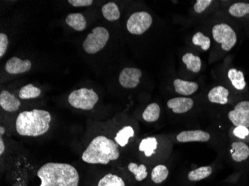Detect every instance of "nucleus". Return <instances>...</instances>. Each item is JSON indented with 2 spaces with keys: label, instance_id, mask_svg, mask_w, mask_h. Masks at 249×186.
<instances>
[{
  "label": "nucleus",
  "instance_id": "obj_6",
  "mask_svg": "<svg viewBox=\"0 0 249 186\" xmlns=\"http://www.w3.org/2000/svg\"><path fill=\"white\" fill-rule=\"evenodd\" d=\"M212 35L214 40L220 43L225 51H230L237 41L236 32L229 25L225 23L215 25L213 27Z\"/></svg>",
  "mask_w": 249,
  "mask_h": 186
},
{
  "label": "nucleus",
  "instance_id": "obj_7",
  "mask_svg": "<svg viewBox=\"0 0 249 186\" xmlns=\"http://www.w3.org/2000/svg\"><path fill=\"white\" fill-rule=\"evenodd\" d=\"M152 17L146 11H138L133 14L127 21L126 27L128 32L141 35L145 33L152 24Z\"/></svg>",
  "mask_w": 249,
  "mask_h": 186
},
{
  "label": "nucleus",
  "instance_id": "obj_23",
  "mask_svg": "<svg viewBox=\"0 0 249 186\" xmlns=\"http://www.w3.org/2000/svg\"><path fill=\"white\" fill-rule=\"evenodd\" d=\"M134 135V131L133 127L131 126H126L118 131L115 136V141L120 146H126L129 138H132Z\"/></svg>",
  "mask_w": 249,
  "mask_h": 186
},
{
  "label": "nucleus",
  "instance_id": "obj_5",
  "mask_svg": "<svg viewBox=\"0 0 249 186\" xmlns=\"http://www.w3.org/2000/svg\"><path fill=\"white\" fill-rule=\"evenodd\" d=\"M109 32L106 28H94L83 42L84 50L88 54H96L104 49L109 40Z\"/></svg>",
  "mask_w": 249,
  "mask_h": 186
},
{
  "label": "nucleus",
  "instance_id": "obj_3",
  "mask_svg": "<svg viewBox=\"0 0 249 186\" xmlns=\"http://www.w3.org/2000/svg\"><path fill=\"white\" fill-rule=\"evenodd\" d=\"M118 144L110 138L99 135L93 138L82 154V160L88 164H108L120 157Z\"/></svg>",
  "mask_w": 249,
  "mask_h": 186
},
{
  "label": "nucleus",
  "instance_id": "obj_29",
  "mask_svg": "<svg viewBox=\"0 0 249 186\" xmlns=\"http://www.w3.org/2000/svg\"><path fill=\"white\" fill-rule=\"evenodd\" d=\"M128 170L134 175L137 181H142L146 178L148 173H147L146 167L144 165H141L138 166L134 162H131L128 165Z\"/></svg>",
  "mask_w": 249,
  "mask_h": 186
},
{
  "label": "nucleus",
  "instance_id": "obj_1",
  "mask_svg": "<svg viewBox=\"0 0 249 186\" xmlns=\"http://www.w3.org/2000/svg\"><path fill=\"white\" fill-rule=\"evenodd\" d=\"M37 175L40 180L39 186H78L79 184L76 169L67 163L49 162L39 169Z\"/></svg>",
  "mask_w": 249,
  "mask_h": 186
},
{
  "label": "nucleus",
  "instance_id": "obj_30",
  "mask_svg": "<svg viewBox=\"0 0 249 186\" xmlns=\"http://www.w3.org/2000/svg\"><path fill=\"white\" fill-rule=\"evenodd\" d=\"M192 41L196 46H200L204 51H208L211 47V39L206 37L201 32H197L196 34H195L192 39Z\"/></svg>",
  "mask_w": 249,
  "mask_h": 186
},
{
  "label": "nucleus",
  "instance_id": "obj_2",
  "mask_svg": "<svg viewBox=\"0 0 249 186\" xmlns=\"http://www.w3.org/2000/svg\"><path fill=\"white\" fill-rule=\"evenodd\" d=\"M51 121V114L47 110L23 111L17 118V132L22 136H40L50 130Z\"/></svg>",
  "mask_w": 249,
  "mask_h": 186
},
{
  "label": "nucleus",
  "instance_id": "obj_11",
  "mask_svg": "<svg viewBox=\"0 0 249 186\" xmlns=\"http://www.w3.org/2000/svg\"><path fill=\"white\" fill-rule=\"evenodd\" d=\"M194 105V101L190 98L177 97L168 101L167 107L173 113L181 114L190 111Z\"/></svg>",
  "mask_w": 249,
  "mask_h": 186
},
{
  "label": "nucleus",
  "instance_id": "obj_12",
  "mask_svg": "<svg viewBox=\"0 0 249 186\" xmlns=\"http://www.w3.org/2000/svg\"><path fill=\"white\" fill-rule=\"evenodd\" d=\"M176 138L180 142H205L209 141L211 135L208 133L198 130V131H183L180 133Z\"/></svg>",
  "mask_w": 249,
  "mask_h": 186
},
{
  "label": "nucleus",
  "instance_id": "obj_26",
  "mask_svg": "<svg viewBox=\"0 0 249 186\" xmlns=\"http://www.w3.org/2000/svg\"><path fill=\"white\" fill-rule=\"evenodd\" d=\"M169 175V170L163 165L155 166L152 171V180L157 184H160L166 180Z\"/></svg>",
  "mask_w": 249,
  "mask_h": 186
},
{
  "label": "nucleus",
  "instance_id": "obj_33",
  "mask_svg": "<svg viewBox=\"0 0 249 186\" xmlns=\"http://www.w3.org/2000/svg\"><path fill=\"white\" fill-rule=\"evenodd\" d=\"M233 134L236 137L243 139L249 135V130L248 129V127L239 126V127H235V129L233 130Z\"/></svg>",
  "mask_w": 249,
  "mask_h": 186
},
{
  "label": "nucleus",
  "instance_id": "obj_17",
  "mask_svg": "<svg viewBox=\"0 0 249 186\" xmlns=\"http://www.w3.org/2000/svg\"><path fill=\"white\" fill-rule=\"evenodd\" d=\"M66 23L77 32H82L87 26V20L80 13L70 14L66 18Z\"/></svg>",
  "mask_w": 249,
  "mask_h": 186
},
{
  "label": "nucleus",
  "instance_id": "obj_34",
  "mask_svg": "<svg viewBox=\"0 0 249 186\" xmlns=\"http://www.w3.org/2000/svg\"><path fill=\"white\" fill-rule=\"evenodd\" d=\"M71 5L74 7H87L93 4V0H69Z\"/></svg>",
  "mask_w": 249,
  "mask_h": 186
},
{
  "label": "nucleus",
  "instance_id": "obj_16",
  "mask_svg": "<svg viewBox=\"0 0 249 186\" xmlns=\"http://www.w3.org/2000/svg\"><path fill=\"white\" fill-rule=\"evenodd\" d=\"M231 153L235 162H243L249 156V148L244 142H235L231 145Z\"/></svg>",
  "mask_w": 249,
  "mask_h": 186
},
{
  "label": "nucleus",
  "instance_id": "obj_27",
  "mask_svg": "<svg viewBox=\"0 0 249 186\" xmlns=\"http://www.w3.org/2000/svg\"><path fill=\"white\" fill-rule=\"evenodd\" d=\"M98 186H125V184L123 179L119 176L113 173H107L99 180Z\"/></svg>",
  "mask_w": 249,
  "mask_h": 186
},
{
  "label": "nucleus",
  "instance_id": "obj_25",
  "mask_svg": "<svg viewBox=\"0 0 249 186\" xmlns=\"http://www.w3.org/2000/svg\"><path fill=\"white\" fill-rule=\"evenodd\" d=\"M41 94V90L34 85H29L22 86L19 92V97L22 99H36Z\"/></svg>",
  "mask_w": 249,
  "mask_h": 186
},
{
  "label": "nucleus",
  "instance_id": "obj_32",
  "mask_svg": "<svg viewBox=\"0 0 249 186\" xmlns=\"http://www.w3.org/2000/svg\"><path fill=\"white\" fill-rule=\"evenodd\" d=\"M8 46V38L4 33L0 34V57H2L6 52Z\"/></svg>",
  "mask_w": 249,
  "mask_h": 186
},
{
  "label": "nucleus",
  "instance_id": "obj_31",
  "mask_svg": "<svg viewBox=\"0 0 249 186\" xmlns=\"http://www.w3.org/2000/svg\"><path fill=\"white\" fill-rule=\"evenodd\" d=\"M212 2V0H197L194 5V11L198 14L202 13L203 11H205Z\"/></svg>",
  "mask_w": 249,
  "mask_h": 186
},
{
  "label": "nucleus",
  "instance_id": "obj_18",
  "mask_svg": "<svg viewBox=\"0 0 249 186\" xmlns=\"http://www.w3.org/2000/svg\"><path fill=\"white\" fill-rule=\"evenodd\" d=\"M182 61L188 70L194 73H198L201 68V60L198 56L192 53H186L182 57Z\"/></svg>",
  "mask_w": 249,
  "mask_h": 186
},
{
  "label": "nucleus",
  "instance_id": "obj_35",
  "mask_svg": "<svg viewBox=\"0 0 249 186\" xmlns=\"http://www.w3.org/2000/svg\"><path fill=\"white\" fill-rule=\"evenodd\" d=\"M5 149V144H4L3 139H2V136H1L0 137V154H3Z\"/></svg>",
  "mask_w": 249,
  "mask_h": 186
},
{
  "label": "nucleus",
  "instance_id": "obj_4",
  "mask_svg": "<svg viewBox=\"0 0 249 186\" xmlns=\"http://www.w3.org/2000/svg\"><path fill=\"white\" fill-rule=\"evenodd\" d=\"M68 101L71 105L75 108L89 110L96 105L99 101V96L93 89L81 88L71 92Z\"/></svg>",
  "mask_w": 249,
  "mask_h": 186
},
{
  "label": "nucleus",
  "instance_id": "obj_24",
  "mask_svg": "<svg viewBox=\"0 0 249 186\" xmlns=\"http://www.w3.org/2000/svg\"><path fill=\"white\" fill-rule=\"evenodd\" d=\"M213 169L211 166H203L195 170H191L188 173V179L190 181H200L209 177L212 173Z\"/></svg>",
  "mask_w": 249,
  "mask_h": 186
},
{
  "label": "nucleus",
  "instance_id": "obj_21",
  "mask_svg": "<svg viewBox=\"0 0 249 186\" xmlns=\"http://www.w3.org/2000/svg\"><path fill=\"white\" fill-rule=\"evenodd\" d=\"M103 16L107 20H118L120 17V11L115 2H108L102 8Z\"/></svg>",
  "mask_w": 249,
  "mask_h": 186
},
{
  "label": "nucleus",
  "instance_id": "obj_36",
  "mask_svg": "<svg viewBox=\"0 0 249 186\" xmlns=\"http://www.w3.org/2000/svg\"><path fill=\"white\" fill-rule=\"evenodd\" d=\"M5 128H4L2 126H1V127H0V135H1V136L5 134Z\"/></svg>",
  "mask_w": 249,
  "mask_h": 186
},
{
  "label": "nucleus",
  "instance_id": "obj_19",
  "mask_svg": "<svg viewBox=\"0 0 249 186\" xmlns=\"http://www.w3.org/2000/svg\"><path fill=\"white\" fill-rule=\"evenodd\" d=\"M228 77L231 82L232 85L238 90H243L246 87L244 74L241 71L236 68H231L228 72Z\"/></svg>",
  "mask_w": 249,
  "mask_h": 186
},
{
  "label": "nucleus",
  "instance_id": "obj_8",
  "mask_svg": "<svg viewBox=\"0 0 249 186\" xmlns=\"http://www.w3.org/2000/svg\"><path fill=\"white\" fill-rule=\"evenodd\" d=\"M229 118L236 127H249V101H244L237 103L234 109L229 112Z\"/></svg>",
  "mask_w": 249,
  "mask_h": 186
},
{
  "label": "nucleus",
  "instance_id": "obj_15",
  "mask_svg": "<svg viewBox=\"0 0 249 186\" xmlns=\"http://www.w3.org/2000/svg\"><path fill=\"white\" fill-rule=\"evenodd\" d=\"M229 91L226 88L222 86H217L210 90L208 98L211 103L226 104L229 101Z\"/></svg>",
  "mask_w": 249,
  "mask_h": 186
},
{
  "label": "nucleus",
  "instance_id": "obj_22",
  "mask_svg": "<svg viewBox=\"0 0 249 186\" xmlns=\"http://www.w3.org/2000/svg\"><path fill=\"white\" fill-rule=\"evenodd\" d=\"M160 108L158 103H152L142 113V118L147 122H154L160 117Z\"/></svg>",
  "mask_w": 249,
  "mask_h": 186
},
{
  "label": "nucleus",
  "instance_id": "obj_28",
  "mask_svg": "<svg viewBox=\"0 0 249 186\" xmlns=\"http://www.w3.org/2000/svg\"><path fill=\"white\" fill-rule=\"evenodd\" d=\"M229 13L235 17H242L249 14V3L246 2H237L233 4L229 8Z\"/></svg>",
  "mask_w": 249,
  "mask_h": 186
},
{
  "label": "nucleus",
  "instance_id": "obj_9",
  "mask_svg": "<svg viewBox=\"0 0 249 186\" xmlns=\"http://www.w3.org/2000/svg\"><path fill=\"white\" fill-rule=\"evenodd\" d=\"M141 76L142 72L139 68L126 67L120 72L119 82L123 87L133 89L139 85Z\"/></svg>",
  "mask_w": 249,
  "mask_h": 186
},
{
  "label": "nucleus",
  "instance_id": "obj_14",
  "mask_svg": "<svg viewBox=\"0 0 249 186\" xmlns=\"http://www.w3.org/2000/svg\"><path fill=\"white\" fill-rule=\"evenodd\" d=\"M173 85L176 92L184 96H191L198 89V85L196 82L184 81L178 78L175 80Z\"/></svg>",
  "mask_w": 249,
  "mask_h": 186
},
{
  "label": "nucleus",
  "instance_id": "obj_20",
  "mask_svg": "<svg viewBox=\"0 0 249 186\" xmlns=\"http://www.w3.org/2000/svg\"><path fill=\"white\" fill-rule=\"evenodd\" d=\"M158 148V141L155 137H148L142 139L140 144L139 150L143 152L147 157H150L154 154L155 150Z\"/></svg>",
  "mask_w": 249,
  "mask_h": 186
},
{
  "label": "nucleus",
  "instance_id": "obj_10",
  "mask_svg": "<svg viewBox=\"0 0 249 186\" xmlns=\"http://www.w3.org/2000/svg\"><path fill=\"white\" fill-rule=\"evenodd\" d=\"M32 68V62L29 60L19 59L18 57H11L7 61L5 66V70L6 72L12 75L22 74L29 72Z\"/></svg>",
  "mask_w": 249,
  "mask_h": 186
},
{
  "label": "nucleus",
  "instance_id": "obj_13",
  "mask_svg": "<svg viewBox=\"0 0 249 186\" xmlns=\"http://www.w3.org/2000/svg\"><path fill=\"white\" fill-rule=\"evenodd\" d=\"M20 101L18 98L15 97L6 90L1 92L0 94V106L5 111L15 112L19 110Z\"/></svg>",
  "mask_w": 249,
  "mask_h": 186
}]
</instances>
